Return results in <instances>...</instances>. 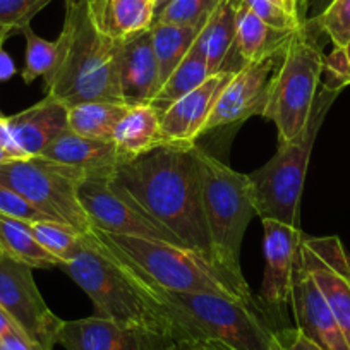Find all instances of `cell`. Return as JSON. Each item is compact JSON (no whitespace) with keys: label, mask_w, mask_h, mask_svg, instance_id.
Wrapping results in <instances>:
<instances>
[{"label":"cell","mask_w":350,"mask_h":350,"mask_svg":"<svg viewBox=\"0 0 350 350\" xmlns=\"http://www.w3.org/2000/svg\"><path fill=\"white\" fill-rule=\"evenodd\" d=\"M110 184L170 232L180 245L213 262L198 146L161 144L150 153L120 161Z\"/></svg>","instance_id":"1"},{"label":"cell","mask_w":350,"mask_h":350,"mask_svg":"<svg viewBox=\"0 0 350 350\" xmlns=\"http://www.w3.org/2000/svg\"><path fill=\"white\" fill-rule=\"evenodd\" d=\"M139 282L167 311L183 347L277 350L278 329L258 301H244L218 292H167Z\"/></svg>","instance_id":"2"},{"label":"cell","mask_w":350,"mask_h":350,"mask_svg":"<svg viewBox=\"0 0 350 350\" xmlns=\"http://www.w3.org/2000/svg\"><path fill=\"white\" fill-rule=\"evenodd\" d=\"M55 67L45 79L46 96L67 107L86 102L124 103L119 86L122 43L100 35L88 16V0H66Z\"/></svg>","instance_id":"3"},{"label":"cell","mask_w":350,"mask_h":350,"mask_svg":"<svg viewBox=\"0 0 350 350\" xmlns=\"http://www.w3.org/2000/svg\"><path fill=\"white\" fill-rule=\"evenodd\" d=\"M60 268L92 299L95 316L161 333L179 343L167 311L129 270L96 242L93 234L88 237L86 245Z\"/></svg>","instance_id":"4"},{"label":"cell","mask_w":350,"mask_h":350,"mask_svg":"<svg viewBox=\"0 0 350 350\" xmlns=\"http://www.w3.org/2000/svg\"><path fill=\"white\" fill-rule=\"evenodd\" d=\"M96 242L139 280L167 292H218L256 301L225 277L210 259L168 242L93 230Z\"/></svg>","instance_id":"5"},{"label":"cell","mask_w":350,"mask_h":350,"mask_svg":"<svg viewBox=\"0 0 350 350\" xmlns=\"http://www.w3.org/2000/svg\"><path fill=\"white\" fill-rule=\"evenodd\" d=\"M203 211L215 267L242 291L251 292L241 268V249L249 221L256 217L249 174L234 170L198 148Z\"/></svg>","instance_id":"6"},{"label":"cell","mask_w":350,"mask_h":350,"mask_svg":"<svg viewBox=\"0 0 350 350\" xmlns=\"http://www.w3.org/2000/svg\"><path fill=\"white\" fill-rule=\"evenodd\" d=\"M342 88L323 83L312 105L308 126L297 137L278 143V150L261 168L249 174L258 217L301 228V198L309 158L329 107Z\"/></svg>","instance_id":"7"},{"label":"cell","mask_w":350,"mask_h":350,"mask_svg":"<svg viewBox=\"0 0 350 350\" xmlns=\"http://www.w3.org/2000/svg\"><path fill=\"white\" fill-rule=\"evenodd\" d=\"M325 55L304 23L292 33L271 84L262 117L277 126L278 143L297 137L308 126L321 86Z\"/></svg>","instance_id":"8"},{"label":"cell","mask_w":350,"mask_h":350,"mask_svg":"<svg viewBox=\"0 0 350 350\" xmlns=\"http://www.w3.org/2000/svg\"><path fill=\"white\" fill-rule=\"evenodd\" d=\"M83 180L86 175L81 170L43 157L14 158L0 163V184L21 194L50 220L92 235L93 227L79 201Z\"/></svg>","instance_id":"9"},{"label":"cell","mask_w":350,"mask_h":350,"mask_svg":"<svg viewBox=\"0 0 350 350\" xmlns=\"http://www.w3.org/2000/svg\"><path fill=\"white\" fill-rule=\"evenodd\" d=\"M0 309L40 350H53L64 319L46 306L33 278V268L0 254Z\"/></svg>","instance_id":"10"},{"label":"cell","mask_w":350,"mask_h":350,"mask_svg":"<svg viewBox=\"0 0 350 350\" xmlns=\"http://www.w3.org/2000/svg\"><path fill=\"white\" fill-rule=\"evenodd\" d=\"M261 221L265 230V277L256 301L275 328L282 329L287 328L284 325V309L291 304L292 277L304 234L301 228L278 220L265 218Z\"/></svg>","instance_id":"11"},{"label":"cell","mask_w":350,"mask_h":350,"mask_svg":"<svg viewBox=\"0 0 350 350\" xmlns=\"http://www.w3.org/2000/svg\"><path fill=\"white\" fill-rule=\"evenodd\" d=\"M79 201L93 230L117 235L151 239L177 244L180 242L144 213L133 200L117 191L110 179H86L79 186ZM184 247V245H183Z\"/></svg>","instance_id":"12"},{"label":"cell","mask_w":350,"mask_h":350,"mask_svg":"<svg viewBox=\"0 0 350 350\" xmlns=\"http://www.w3.org/2000/svg\"><path fill=\"white\" fill-rule=\"evenodd\" d=\"M284 49L265 59L244 64L235 70L215 103L206 131L235 126L245 122L252 116H262L270 98L275 74L284 57Z\"/></svg>","instance_id":"13"},{"label":"cell","mask_w":350,"mask_h":350,"mask_svg":"<svg viewBox=\"0 0 350 350\" xmlns=\"http://www.w3.org/2000/svg\"><path fill=\"white\" fill-rule=\"evenodd\" d=\"M301 261L332 308L350 347V254L336 235H304Z\"/></svg>","instance_id":"14"},{"label":"cell","mask_w":350,"mask_h":350,"mask_svg":"<svg viewBox=\"0 0 350 350\" xmlns=\"http://www.w3.org/2000/svg\"><path fill=\"white\" fill-rule=\"evenodd\" d=\"M57 343L66 350H180L174 338L150 329L120 325L112 319L90 318L64 321Z\"/></svg>","instance_id":"15"},{"label":"cell","mask_w":350,"mask_h":350,"mask_svg":"<svg viewBox=\"0 0 350 350\" xmlns=\"http://www.w3.org/2000/svg\"><path fill=\"white\" fill-rule=\"evenodd\" d=\"M291 306L295 328L321 350H350L332 308L304 268L301 252L292 277Z\"/></svg>","instance_id":"16"},{"label":"cell","mask_w":350,"mask_h":350,"mask_svg":"<svg viewBox=\"0 0 350 350\" xmlns=\"http://www.w3.org/2000/svg\"><path fill=\"white\" fill-rule=\"evenodd\" d=\"M235 70H221L208 77L203 84L172 103L160 116L163 143L172 146H196V139L206 133V124L218 96L224 92Z\"/></svg>","instance_id":"17"},{"label":"cell","mask_w":350,"mask_h":350,"mask_svg":"<svg viewBox=\"0 0 350 350\" xmlns=\"http://www.w3.org/2000/svg\"><path fill=\"white\" fill-rule=\"evenodd\" d=\"M119 86L122 102L129 107L150 103L160 90L158 62L150 29L120 46Z\"/></svg>","instance_id":"18"},{"label":"cell","mask_w":350,"mask_h":350,"mask_svg":"<svg viewBox=\"0 0 350 350\" xmlns=\"http://www.w3.org/2000/svg\"><path fill=\"white\" fill-rule=\"evenodd\" d=\"M67 117L69 107L53 96L45 95L42 102L29 109L5 117V124L18 146L28 157H40L49 144L69 131Z\"/></svg>","instance_id":"19"},{"label":"cell","mask_w":350,"mask_h":350,"mask_svg":"<svg viewBox=\"0 0 350 350\" xmlns=\"http://www.w3.org/2000/svg\"><path fill=\"white\" fill-rule=\"evenodd\" d=\"M40 157L77 168L86 179H110L122 161L113 141L90 139L70 131L49 144Z\"/></svg>","instance_id":"20"},{"label":"cell","mask_w":350,"mask_h":350,"mask_svg":"<svg viewBox=\"0 0 350 350\" xmlns=\"http://www.w3.org/2000/svg\"><path fill=\"white\" fill-rule=\"evenodd\" d=\"M88 16L100 35L126 43L151 29L157 8L153 0H88Z\"/></svg>","instance_id":"21"},{"label":"cell","mask_w":350,"mask_h":350,"mask_svg":"<svg viewBox=\"0 0 350 350\" xmlns=\"http://www.w3.org/2000/svg\"><path fill=\"white\" fill-rule=\"evenodd\" d=\"M241 2L242 0H218L198 35L196 43L206 57L211 74L230 70L228 59L235 53V31Z\"/></svg>","instance_id":"22"},{"label":"cell","mask_w":350,"mask_h":350,"mask_svg":"<svg viewBox=\"0 0 350 350\" xmlns=\"http://www.w3.org/2000/svg\"><path fill=\"white\" fill-rule=\"evenodd\" d=\"M112 141L122 161L150 153L165 144L160 113L148 103L129 107L126 116L117 124Z\"/></svg>","instance_id":"23"},{"label":"cell","mask_w":350,"mask_h":350,"mask_svg":"<svg viewBox=\"0 0 350 350\" xmlns=\"http://www.w3.org/2000/svg\"><path fill=\"white\" fill-rule=\"evenodd\" d=\"M292 33L294 31H280L268 26L241 2L235 31V53L241 59L242 66L265 59L280 52L291 40Z\"/></svg>","instance_id":"24"},{"label":"cell","mask_w":350,"mask_h":350,"mask_svg":"<svg viewBox=\"0 0 350 350\" xmlns=\"http://www.w3.org/2000/svg\"><path fill=\"white\" fill-rule=\"evenodd\" d=\"M210 76H213V74L210 72L206 57H204V53L201 52L196 40H194L193 46H191L187 55L183 59V62L175 67L174 72L161 84L158 93L148 105L153 107L161 116L172 103H175L179 98H183L184 95L196 90Z\"/></svg>","instance_id":"25"},{"label":"cell","mask_w":350,"mask_h":350,"mask_svg":"<svg viewBox=\"0 0 350 350\" xmlns=\"http://www.w3.org/2000/svg\"><path fill=\"white\" fill-rule=\"evenodd\" d=\"M204 21L198 23V25H163V23H154L151 26L150 31L158 62L160 86L174 72L175 67L183 62L184 57L187 55L194 40L198 38L200 31L203 29Z\"/></svg>","instance_id":"26"},{"label":"cell","mask_w":350,"mask_h":350,"mask_svg":"<svg viewBox=\"0 0 350 350\" xmlns=\"http://www.w3.org/2000/svg\"><path fill=\"white\" fill-rule=\"evenodd\" d=\"M129 105L116 102H86L69 107V131L90 139L112 141L113 131Z\"/></svg>","instance_id":"27"},{"label":"cell","mask_w":350,"mask_h":350,"mask_svg":"<svg viewBox=\"0 0 350 350\" xmlns=\"http://www.w3.org/2000/svg\"><path fill=\"white\" fill-rule=\"evenodd\" d=\"M0 249L2 254L21 261L28 267L49 270V268H60V261L46 252L36 242L26 221L0 215Z\"/></svg>","instance_id":"28"},{"label":"cell","mask_w":350,"mask_h":350,"mask_svg":"<svg viewBox=\"0 0 350 350\" xmlns=\"http://www.w3.org/2000/svg\"><path fill=\"white\" fill-rule=\"evenodd\" d=\"M28 224V221H26ZM29 232L46 252L64 262L70 261L86 245L90 235H83L70 225L55 220H40L28 224Z\"/></svg>","instance_id":"29"},{"label":"cell","mask_w":350,"mask_h":350,"mask_svg":"<svg viewBox=\"0 0 350 350\" xmlns=\"http://www.w3.org/2000/svg\"><path fill=\"white\" fill-rule=\"evenodd\" d=\"M26 38V59L21 76L26 84H31L38 77H46L55 67L59 55V42H49L31 29V25L23 28Z\"/></svg>","instance_id":"30"},{"label":"cell","mask_w":350,"mask_h":350,"mask_svg":"<svg viewBox=\"0 0 350 350\" xmlns=\"http://www.w3.org/2000/svg\"><path fill=\"white\" fill-rule=\"evenodd\" d=\"M308 23L325 33L335 49H343L350 42V0H332L321 14Z\"/></svg>","instance_id":"31"},{"label":"cell","mask_w":350,"mask_h":350,"mask_svg":"<svg viewBox=\"0 0 350 350\" xmlns=\"http://www.w3.org/2000/svg\"><path fill=\"white\" fill-rule=\"evenodd\" d=\"M218 0H168L154 23L163 25H198L213 11ZM153 23V25H154Z\"/></svg>","instance_id":"32"},{"label":"cell","mask_w":350,"mask_h":350,"mask_svg":"<svg viewBox=\"0 0 350 350\" xmlns=\"http://www.w3.org/2000/svg\"><path fill=\"white\" fill-rule=\"evenodd\" d=\"M53 0H0V26L9 33H21L31 19Z\"/></svg>","instance_id":"33"},{"label":"cell","mask_w":350,"mask_h":350,"mask_svg":"<svg viewBox=\"0 0 350 350\" xmlns=\"http://www.w3.org/2000/svg\"><path fill=\"white\" fill-rule=\"evenodd\" d=\"M242 4L251 9L262 23L280 31H295L302 26V23L275 0H242Z\"/></svg>","instance_id":"34"},{"label":"cell","mask_w":350,"mask_h":350,"mask_svg":"<svg viewBox=\"0 0 350 350\" xmlns=\"http://www.w3.org/2000/svg\"><path fill=\"white\" fill-rule=\"evenodd\" d=\"M0 215L5 217L16 218L21 221H40V220H50L49 217L36 210L31 203L25 200L21 194L12 191L11 187L0 184Z\"/></svg>","instance_id":"35"},{"label":"cell","mask_w":350,"mask_h":350,"mask_svg":"<svg viewBox=\"0 0 350 350\" xmlns=\"http://www.w3.org/2000/svg\"><path fill=\"white\" fill-rule=\"evenodd\" d=\"M278 345L277 350H321L314 343L309 342L302 333L297 332V328H282L277 332Z\"/></svg>","instance_id":"36"},{"label":"cell","mask_w":350,"mask_h":350,"mask_svg":"<svg viewBox=\"0 0 350 350\" xmlns=\"http://www.w3.org/2000/svg\"><path fill=\"white\" fill-rule=\"evenodd\" d=\"M0 350H40L33 345L18 328H11L4 335H0Z\"/></svg>","instance_id":"37"},{"label":"cell","mask_w":350,"mask_h":350,"mask_svg":"<svg viewBox=\"0 0 350 350\" xmlns=\"http://www.w3.org/2000/svg\"><path fill=\"white\" fill-rule=\"evenodd\" d=\"M0 148L14 160V158H28V154L18 146V143L12 137L11 131H9L8 124H5V117L0 119Z\"/></svg>","instance_id":"38"},{"label":"cell","mask_w":350,"mask_h":350,"mask_svg":"<svg viewBox=\"0 0 350 350\" xmlns=\"http://www.w3.org/2000/svg\"><path fill=\"white\" fill-rule=\"evenodd\" d=\"M16 74V64L12 57L5 52L4 43H0V83L12 79Z\"/></svg>","instance_id":"39"},{"label":"cell","mask_w":350,"mask_h":350,"mask_svg":"<svg viewBox=\"0 0 350 350\" xmlns=\"http://www.w3.org/2000/svg\"><path fill=\"white\" fill-rule=\"evenodd\" d=\"M332 0H306V21H311L323 12Z\"/></svg>","instance_id":"40"},{"label":"cell","mask_w":350,"mask_h":350,"mask_svg":"<svg viewBox=\"0 0 350 350\" xmlns=\"http://www.w3.org/2000/svg\"><path fill=\"white\" fill-rule=\"evenodd\" d=\"M288 12L297 19L299 23H306V0H287Z\"/></svg>","instance_id":"41"},{"label":"cell","mask_w":350,"mask_h":350,"mask_svg":"<svg viewBox=\"0 0 350 350\" xmlns=\"http://www.w3.org/2000/svg\"><path fill=\"white\" fill-rule=\"evenodd\" d=\"M11 328H16L14 325L11 323V319L5 316V312L0 309V335H4L5 332H9Z\"/></svg>","instance_id":"42"},{"label":"cell","mask_w":350,"mask_h":350,"mask_svg":"<svg viewBox=\"0 0 350 350\" xmlns=\"http://www.w3.org/2000/svg\"><path fill=\"white\" fill-rule=\"evenodd\" d=\"M343 55H345V66H347V77H349L350 83V42L347 43V46H343Z\"/></svg>","instance_id":"43"},{"label":"cell","mask_w":350,"mask_h":350,"mask_svg":"<svg viewBox=\"0 0 350 350\" xmlns=\"http://www.w3.org/2000/svg\"><path fill=\"white\" fill-rule=\"evenodd\" d=\"M183 350H227V349L218 345H194V347H186V349Z\"/></svg>","instance_id":"44"},{"label":"cell","mask_w":350,"mask_h":350,"mask_svg":"<svg viewBox=\"0 0 350 350\" xmlns=\"http://www.w3.org/2000/svg\"><path fill=\"white\" fill-rule=\"evenodd\" d=\"M9 36H11V33H9L8 29H4V28H2V26H0V43H4L5 40L9 38Z\"/></svg>","instance_id":"45"},{"label":"cell","mask_w":350,"mask_h":350,"mask_svg":"<svg viewBox=\"0 0 350 350\" xmlns=\"http://www.w3.org/2000/svg\"><path fill=\"white\" fill-rule=\"evenodd\" d=\"M167 2H168V0H153L154 8H157V14L161 11V8H163V5L167 4Z\"/></svg>","instance_id":"46"},{"label":"cell","mask_w":350,"mask_h":350,"mask_svg":"<svg viewBox=\"0 0 350 350\" xmlns=\"http://www.w3.org/2000/svg\"><path fill=\"white\" fill-rule=\"evenodd\" d=\"M9 160H12V158L9 157V154L5 153V151L2 150V148H0V163H4V161H9Z\"/></svg>","instance_id":"47"},{"label":"cell","mask_w":350,"mask_h":350,"mask_svg":"<svg viewBox=\"0 0 350 350\" xmlns=\"http://www.w3.org/2000/svg\"><path fill=\"white\" fill-rule=\"evenodd\" d=\"M275 2H278V4H280V5H284V8L287 9V11H288V8H287V0H275Z\"/></svg>","instance_id":"48"},{"label":"cell","mask_w":350,"mask_h":350,"mask_svg":"<svg viewBox=\"0 0 350 350\" xmlns=\"http://www.w3.org/2000/svg\"><path fill=\"white\" fill-rule=\"evenodd\" d=\"M4 117H5V116H4V113H2V112H0V119H4Z\"/></svg>","instance_id":"49"},{"label":"cell","mask_w":350,"mask_h":350,"mask_svg":"<svg viewBox=\"0 0 350 350\" xmlns=\"http://www.w3.org/2000/svg\"><path fill=\"white\" fill-rule=\"evenodd\" d=\"M0 254H2V249H0Z\"/></svg>","instance_id":"50"},{"label":"cell","mask_w":350,"mask_h":350,"mask_svg":"<svg viewBox=\"0 0 350 350\" xmlns=\"http://www.w3.org/2000/svg\"><path fill=\"white\" fill-rule=\"evenodd\" d=\"M180 350H183V349H180Z\"/></svg>","instance_id":"51"}]
</instances>
